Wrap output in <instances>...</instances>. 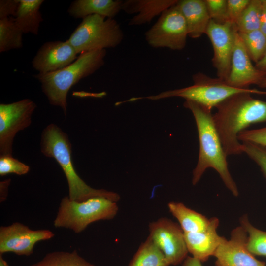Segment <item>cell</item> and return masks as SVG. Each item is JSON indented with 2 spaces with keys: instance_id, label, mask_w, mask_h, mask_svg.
<instances>
[{
  "instance_id": "obj_3",
  "label": "cell",
  "mask_w": 266,
  "mask_h": 266,
  "mask_svg": "<svg viewBox=\"0 0 266 266\" xmlns=\"http://www.w3.org/2000/svg\"><path fill=\"white\" fill-rule=\"evenodd\" d=\"M41 152L54 158L59 164L66 177L68 186V198L82 202L94 197H103L117 202L120 196L105 189H96L87 185L77 174L71 160V145L67 134L54 124L43 130L41 138Z\"/></svg>"
},
{
  "instance_id": "obj_5",
  "label": "cell",
  "mask_w": 266,
  "mask_h": 266,
  "mask_svg": "<svg viewBox=\"0 0 266 266\" xmlns=\"http://www.w3.org/2000/svg\"><path fill=\"white\" fill-rule=\"evenodd\" d=\"M192 79L194 84L191 86L166 91L156 95L133 97L128 100V102L144 99L157 100L177 97L194 101L212 110L223 100L237 93L249 92L252 94L266 95V91L232 87L224 80L218 77L212 78L201 72L194 74Z\"/></svg>"
},
{
  "instance_id": "obj_21",
  "label": "cell",
  "mask_w": 266,
  "mask_h": 266,
  "mask_svg": "<svg viewBox=\"0 0 266 266\" xmlns=\"http://www.w3.org/2000/svg\"><path fill=\"white\" fill-rule=\"evenodd\" d=\"M43 0H19V5L14 20L24 33L38 34L43 21L40 8Z\"/></svg>"
},
{
  "instance_id": "obj_12",
  "label": "cell",
  "mask_w": 266,
  "mask_h": 266,
  "mask_svg": "<svg viewBox=\"0 0 266 266\" xmlns=\"http://www.w3.org/2000/svg\"><path fill=\"white\" fill-rule=\"evenodd\" d=\"M235 31L234 25L219 24L211 20L206 32L213 48L212 62L217 77L225 81L230 70Z\"/></svg>"
},
{
  "instance_id": "obj_24",
  "label": "cell",
  "mask_w": 266,
  "mask_h": 266,
  "mask_svg": "<svg viewBox=\"0 0 266 266\" xmlns=\"http://www.w3.org/2000/svg\"><path fill=\"white\" fill-rule=\"evenodd\" d=\"M29 266H95L80 256L76 251H55L48 253L39 262Z\"/></svg>"
},
{
  "instance_id": "obj_22",
  "label": "cell",
  "mask_w": 266,
  "mask_h": 266,
  "mask_svg": "<svg viewBox=\"0 0 266 266\" xmlns=\"http://www.w3.org/2000/svg\"><path fill=\"white\" fill-rule=\"evenodd\" d=\"M165 256L148 236L128 266H169Z\"/></svg>"
},
{
  "instance_id": "obj_39",
  "label": "cell",
  "mask_w": 266,
  "mask_h": 266,
  "mask_svg": "<svg viewBox=\"0 0 266 266\" xmlns=\"http://www.w3.org/2000/svg\"><path fill=\"white\" fill-rule=\"evenodd\" d=\"M0 266H9L6 261L4 260L1 255L0 254Z\"/></svg>"
},
{
  "instance_id": "obj_7",
  "label": "cell",
  "mask_w": 266,
  "mask_h": 266,
  "mask_svg": "<svg viewBox=\"0 0 266 266\" xmlns=\"http://www.w3.org/2000/svg\"><path fill=\"white\" fill-rule=\"evenodd\" d=\"M123 38V31L114 18L92 15L82 19L67 40L80 54L116 47Z\"/></svg>"
},
{
  "instance_id": "obj_29",
  "label": "cell",
  "mask_w": 266,
  "mask_h": 266,
  "mask_svg": "<svg viewBox=\"0 0 266 266\" xmlns=\"http://www.w3.org/2000/svg\"><path fill=\"white\" fill-rule=\"evenodd\" d=\"M29 169L28 166L14 158L12 156H0V175L1 176L9 173L24 175L27 173Z\"/></svg>"
},
{
  "instance_id": "obj_36",
  "label": "cell",
  "mask_w": 266,
  "mask_h": 266,
  "mask_svg": "<svg viewBox=\"0 0 266 266\" xmlns=\"http://www.w3.org/2000/svg\"><path fill=\"white\" fill-rule=\"evenodd\" d=\"M255 66L266 76V50L263 58L255 64Z\"/></svg>"
},
{
  "instance_id": "obj_4",
  "label": "cell",
  "mask_w": 266,
  "mask_h": 266,
  "mask_svg": "<svg viewBox=\"0 0 266 266\" xmlns=\"http://www.w3.org/2000/svg\"><path fill=\"white\" fill-rule=\"evenodd\" d=\"M106 55V49L84 52L61 70L38 73L34 77L41 83L42 90L50 104L61 107L66 114V98L70 89L81 79L93 74L102 67Z\"/></svg>"
},
{
  "instance_id": "obj_35",
  "label": "cell",
  "mask_w": 266,
  "mask_h": 266,
  "mask_svg": "<svg viewBox=\"0 0 266 266\" xmlns=\"http://www.w3.org/2000/svg\"><path fill=\"white\" fill-rule=\"evenodd\" d=\"M182 266H202L201 262L193 257L187 256L183 262Z\"/></svg>"
},
{
  "instance_id": "obj_15",
  "label": "cell",
  "mask_w": 266,
  "mask_h": 266,
  "mask_svg": "<svg viewBox=\"0 0 266 266\" xmlns=\"http://www.w3.org/2000/svg\"><path fill=\"white\" fill-rule=\"evenodd\" d=\"M77 54L67 40L48 41L38 49L32 66L38 73L53 72L72 63L77 59Z\"/></svg>"
},
{
  "instance_id": "obj_28",
  "label": "cell",
  "mask_w": 266,
  "mask_h": 266,
  "mask_svg": "<svg viewBox=\"0 0 266 266\" xmlns=\"http://www.w3.org/2000/svg\"><path fill=\"white\" fill-rule=\"evenodd\" d=\"M241 151L257 164L266 178V148L243 142L241 143Z\"/></svg>"
},
{
  "instance_id": "obj_18",
  "label": "cell",
  "mask_w": 266,
  "mask_h": 266,
  "mask_svg": "<svg viewBox=\"0 0 266 266\" xmlns=\"http://www.w3.org/2000/svg\"><path fill=\"white\" fill-rule=\"evenodd\" d=\"M177 5L186 21L188 36L196 39L206 34L211 19L204 0H180Z\"/></svg>"
},
{
  "instance_id": "obj_26",
  "label": "cell",
  "mask_w": 266,
  "mask_h": 266,
  "mask_svg": "<svg viewBox=\"0 0 266 266\" xmlns=\"http://www.w3.org/2000/svg\"><path fill=\"white\" fill-rule=\"evenodd\" d=\"M238 34L251 61L256 64L265 53L266 35L260 29Z\"/></svg>"
},
{
  "instance_id": "obj_34",
  "label": "cell",
  "mask_w": 266,
  "mask_h": 266,
  "mask_svg": "<svg viewBox=\"0 0 266 266\" xmlns=\"http://www.w3.org/2000/svg\"><path fill=\"white\" fill-rule=\"evenodd\" d=\"M262 2V12L260 30L266 35V2L264 0Z\"/></svg>"
},
{
  "instance_id": "obj_27",
  "label": "cell",
  "mask_w": 266,
  "mask_h": 266,
  "mask_svg": "<svg viewBox=\"0 0 266 266\" xmlns=\"http://www.w3.org/2000/svg\"><path fill=\"white\" fill-rule=\"evenodd\" d=\"M241 226L248 234L247 248L253 255L266 257V232L254 227L244 215L240 219Z\"/></svg>"
},
{
  "instance_id": "obj_9",
  "label": "cell",
  "mask_w": 266,
  "mask_h": 266,
  "mask_svg": "<svg viewBox=\"0 0 266 266\" xmlns=\"http://www.w3.org/2000/svg\"><path fill=\"white\" fill-rule=\"evenodd\" d=\"M36 107L29 99L0 104V156H12L14 138L19 131L30 125Z\"/></svg>"
},
{
  "instance_id": "obj_25",
  "label": "cell",
  "mask_w": 266,
  "mask_h": 266,
  "mask_svg": "<svg viewBox=\"0 0 266 266\" xmlns=\"http://www.w3.org/2000/svg\"><path fill=\"white\" fill-rule=\"evenodd\" d=\"M261 0L250 2L234 25L238 33H246L260 29L262 12Z\"/></svg>"
},
{
  "instance_id": "obj_1",
  "label": "cell",
  "mask_w": 266,
  "mask_h": 266,
  "mask_svg": "<svg viewBox=\"0 0 266 266\" xmlns=\"http://www.w3.org/2000/svg\"><path fill=\"white\" fill-rule=\"evenodd\" d=\"M249 92L228 98L216 106L215 126L227 156L242 153L239 134L252 124L266 121V101L252 98Z\"/></svg>"
},
{
  "instance_id": "obj_31",
  "label": "cell",
  "mask_w": 266,
  "mask_h": 266,
  "mask_svg": "<svg viewBox=\"0 0 266 266\" xmlns=\"http://www.w3.org/2000/svg\"><path fill=\"white\" fill-rule=\"evenodd\" d=\"M239 141L256 144L266 148V127L253 130H245L238 136Z\"/></svg>"
},
{
  "instance_id": "obj_37",
  "label": "cell",
  "mask_w": 266,
  "mask_h": 266,
  "mask_svg": "<svg viewBox=\"0 0 266 266\" xmlns=\"http://www.w3.org/2000/svg\"><path fill=\"white\" fill-rule=\"evenodd\" d=\"M10 181V180L8 179L0 182V189L1 190H2L1 191H3L4 190V192L2 194H0L1 202L4 201L6 199V193L7 192L8 186L9 184Z\"/></svg>"
},
{
  "instance_id": "obj_6",
  "label": "cell",
  "mask_w": 266,
  "mask_h": 266,
  "mask_svg": "<svg viewBox=\"0 0 266 266\" xmlns=\"http://www.w3.org/2000/svg\"><path fill=\"white\" fill-rule=\"evenodd\" d=\"M118 211L117 202L105 198L94 197L77 202L66 196L61 201L53 225L79 233L93 222L112 219Z\"/></svg>"
},
{
  "instance_id": "obj_23",
  "label": "cell",
  "mask_w": 266,
  "mask_h": 266,
  "mask_svg": "<svg viewBox=\"0 0 266 266\" xmlns=\"http://www.w3.org/2000/svg\"><path fill=\"white\" fill-rule=\"evenodd\" d=\"M23 34L13 17L0 19V52L22 48Z\"/></svg>"
},
{
  "instance_id": "obj_32",
  "label": "cell",
  "mask_w": 266,
  "mask_h": 266,
  "mask_svg": "<svg viewBox=\"0 0 266 266\" xmlns=\"http://www.w3.org/2000/svg\"><path fill=\"white\" fill-rule=\"evenodd\" d=\"M250 2V0H227L229 23L235 25Z\"/></svg>"
},
{
  "instance_id": "obj_33",
  "label": "cell",
  "mask_w": 266,
  "mask_h": 266,
  "mask_svg": "<svg viewBox=\"0 0 266 266\" xmlns=\"http://www.w3.org/2000/svg\"><path fill=\"white\" fill-rule=\"evenodd\" d=\"M19 5V0H0V19L14 17Z\"/></svg>"
},
{
  "instance_id": "obj_20",
  "label": "cell",
  "mask_w": 266,
  "mask_h": 266,
  "mask_svg": "<svg viewBox=\"0 0 266 266\" xmlns=\"http://www.w3.org/2000/svg\"><path fill=\"white\" fill-rule=\"evenodd\" d=\"M168 209L178 220L184 233H198L206 230L211 225L212 218L208 219L185 205L181 202L171 201L167 204Z\"/></svg>"
},
{
  "instance_id": "obj_8",
  "label": "cell",
  "mask_w": 266,
  "mask_h": 266,
  "mask_svg": "<svg viewBox=\"0 0 266 266\" xmlns=\"http://www.w3.org/2000/svg\"><path fill=\"white\" fill-rule=\"evenodd\" d=\"M188 36L186 21L177 4L164 11L145 33L151 47L173 50L183 49Z\"/></svg>"
},
{
  "instance_id": "obj_10",
  "label": "cell",
  "mask_w": 266,
  "mask_h": 266,
  "mask_svg": "<svg viewBox=\"0 0 266 266\" xmlns=\"http://www.w3.org/2000/svg\"><path fill=\"white\" fill-rule=\"evenodd\" d=\"M149 236L162 251L169 265L182 263L188 253L184 233L179 225L166 217L149 223Z\"/></svg>"
},
{
  "instance_id": "obj_11",
  "label": "cell",
  "mask_w": 266,
  "mask_h": 266,
  "mask_svg": "<svg viewBox=\"0 0 266 266\" xmlns=\"http://www.w3.org/2000/svg\"><path fill=\"white\" fill-rule=\"evenodd\" d=\"M54 236L50 230H33L23 224L15 222L0 228V254L13 252L18 255L29 256L35 244L50 239Z\"/></svg>"
},
{
  "instance_id": "obj_19",
  "label": "cell",
  "mask_w": 266,
  "mask_h": 266,
  "mask_svg": "<svg viewBox=\"0 0 266 266\" xmlns=\"http://www.w3.org/2000/svg\"><path fill=\"white\" fill-rule=\"evenodd\" d=\"M120 0H76L68 9L69 15L82 18L92 15H99L114 18L122 10Z\"/></svg>"
},
{
  "instance_id": "obj_38",
  "label": "cell",
  "mask_w": 266,
  "mask_h": 266,
  "mask_svg": "<svg viewBox=\"0 0 266 266\" xmlns=\"http://www.w3.org/2000/svg\"><path fill=\"white\" fill-rule=\"evenodd\" d=\"M257 86L262 88H266V76L262 80Z\"/></svg>"
},
{
  "instance_id": "obj_14",
  "label": "cell",
  "mask_w": 266,
  "mask_h": 266,
  "mask_svg": "<svg viewBox=\"0 0 266 266\" xmlns=\"http://www.w3.org/2000/svg\"><path fill=\"white\" fill-rule=\"evenodd\" d=\"M266 75L257 69L251 62L238 32L235 29L230 73L226 82L232 87L246 89L258 85Z\"/></svg>"
},
{
  "instance_id": "obj_17",
  "label": "cell",
  "mask_w": 266,
  "mask_h": 266,
  "mask_svg": "<svg viewBox=\"0 0 266 266\" xmlns=\"http://www.w3.org/2000/svg\"><path fill=\"white\" fill-rule=\"evenodd\" d=\"M178 0H122V10L129 14H135L129 21V26L149 23L157 16L176 5Z\"/></svg>"
},
{
  "instance_id": "obj_16",
  "label": "cell",
  "mask_w": 266,
  "mask_h": 266,
  "mask_svg": "<svg viewBox=\"0 0 266 266\" xmlns=\"http://www.w3.org/2000/svg\"><path fill=\"white\" fill-rule=\"evenodd\" d=\"M219 224L218 219L212 217V223L206 230L198 233H184L188 251L193 257L201 262L214 256L218 247L226 239L217 233Z\"/></svg>"
},
{
  "instance_id": "obj_30",
  "label": "cell",
  "mask_w": 266,
  "mask_h": 266,
  "mask_svg": "<svg viewBox=\"0 0 266 266\" xmlns=\"http://www.w3.org/2000/svg\"><path fill=\"white\" fill-rule=\"evenodd\" d=\"M211 20L219 24L229 23L227 0H204Z\"/></svg>"
},
{
  "instance_id": "obj_2",
  "label": "cell",
  "mask_w": 266,
  "mask_h": 266,
  "mask_svg": "<svg viewBox=\"0 0 266 266\" xmlns=\"http://www.w3.org/2000/svg\"><path fill=\"white\" fill-rule=\"evenodd\" d=\"M184 106L192 113L199 135V154L197 165L193 171V185L198 183L207 169L212 168L218 172L232 194L238 196V188L229 171L227 155L215 126L211 110L189 100H185Z\"/></svg>"
},
{
  "instance_id": "obj_13",
  "label": "cell",
  "mask_w": 266,
  "mask_h": 266,
  "mask_svg": "<svg viewBox=\"0 0 266 266\" xmlns=\"http://www.w3.org/2000/svg\"><path fill=\"white\" fill-rule=\"evenodd\" d=\"M248 234L242 226L233 230L229 240L220 245L214 254L216 266H266L247 248Z\"/></svg>"
}]
</instances>
